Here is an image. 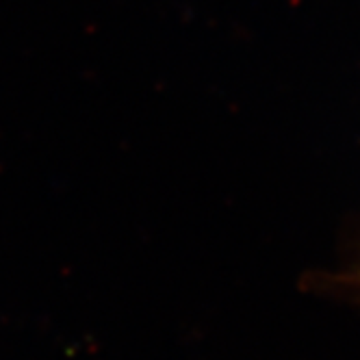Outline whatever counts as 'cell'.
Returning a JSON list of instances; mask_svg holds the SVG:
<instances>
[{
    "instance_id": "cell-1",
    "label": "cell",
    "mask_w": 360,
    "mask_h": 360,
    "mask_svg": "<svg viewBox=\"0 0 360 360\" xmlns=\"http://www.w3.org/2000/svg\"><path fill=\"white\" fill-rule=\"evenodd\" d=\"M308 289L332 293L339 297H349L360 302V261L339 274H317Z\"/></svg>"
}]
</instances>
